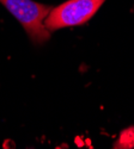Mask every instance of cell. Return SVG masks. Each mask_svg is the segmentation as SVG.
<instances>
[{"instance_id":"6da1fadb","label":"cell","mask_w":134,"mask_h":149,"mask_svg":"<svg viewBox=\"0 0 134 149\" xmlns=\"http://www.w3.org/2000/svg\"><path fill=\"white\" fill-rule=\"evenodd\" d=\"M0 4L20 23L32 43L43 44L51 38V32L44 28L43 22L53 6L34 0H0Z\"/></svg>"},{"instance_id":"7a4b0ae2","label":"cell","mask_w":134,"mask_h":149,"mask_svg":"<svg viewBox=\"0 0 134 149\" xmlns=\"http://www.w3.org/2000/svg\"><path fill=\"white\" fill-rule=\"evenodd\" d=\"M105 0H67L53 7L44 18L43 25L51 33L65 28L86 24Z\"/></svg>"}]
</instances>
